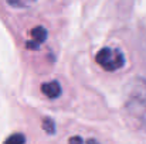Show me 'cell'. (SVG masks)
<instances>
[{
	"mask_svg": "<svg viewBox=\"0 0 146 144\" xmlns=\"http://www.w3.org/2000/svg\"><path fill=\"white\" fill-rule=\"evenodd\" d=\"M125 112L129 120L146 127V81L136 78L126 86Z\"/></svg>",
	"mask_w": 146,
	"mask_h": 144,
	"instance_id": "cell-1",
	"label": "cell"
},
{
	"mask_svg": "<svg viewBox=\"0 0 146 144\" xmlns=\"http://www.w3.org/2000/svg\"><path fill=\"white\" fill-rule=\"evenodd\" d=\"M95 61L102 69L112 72V71L121 69L125 65V55L122 54L119 48L105 47L97 52Z\"/></svg>",
	"mask_w": 146,
	"mask_h": 144,
	"instance_id": "cell-2",
	"label": "cell"
},
{
	"mask_svg": "<svg viewBox=\"0 0 146 144\" xmlns=\"http://www.w3.org/2000/svg\"><path fill=\"white\" fill-rule=\"evenodd\" d=\"M30 36H31V40L26 43V48H29V49H38L41 47V44L47 40V30L44 27L38 26V27H34L31 30Z\"/></svg>",
	"mask_w": 146,
	"mask_h": 144,
	"instance_id": "cell-3",
	"label": "cell"
},
{
	"mask_svg": "<svg viewBox=\"0 0 146 144\" xmlns=\"http://www.w3.org/2000/svg\"><path fill=\"white\" fill-rule=\"evenodd\" d=\"M41 92L48 99H57L58 96L61 95V85L57 81L46 82V84L41 85Z\"/></svg>",
	"mask_w": 146,
	"mask_h": 144,
	"instance_id": "cell-4",
	"label": "cell"
},
{
	"mask_svg": "<svg viewBox=\"0 0 146 144\" xmlns=\"http://www.w3.org/2000/svg\"><path fill=\"white\" fill-rule=\"evenodd\" d=\"M13 7H29L36 3V0H6Z\"/></svg>",
	"mask_w": 146,
	"mask_h": 144,
	"instance_id": "cell-5",
	"label": "cell"
},
{
	"mask_svg": "<svg viewBox=\"0 0 146 144\" xmlns=\"http://www.w3.org/2000/svg\"><path fill=\"white\" fill-rule=\"evenodd\" d=\"M43 129L46 133L48 134H54L55 133V123L52 122V119H44L43 122Z\"/></svg>",
	"mask_w": 146,
	"mask_h": 144,
	"instance_id": "cell-6",
	"label": "cell"
},
{
	"mask_svg": "<svg viewBox=\"0 0 146 144\" xmlns=\"http://www.w3.org/2000/svg\"><path fill=\"white\" fill-rule=\"evenodd\" d=\"M7 143H24L26 141V137L23 136V134H14V136H10L7 140H6Z\"/></svg>",
	"mask_w": 146,
	"mask_h": 144,
	"instance_id": "cell-7",
	"label": "cell"
},
{
	"mask_svg": "<svg viewBox=\"0 0 146 144\" xmlns=\"http://www.w3.org/2000/svg\"><path fill=\"white\" fill-rule=\"evenodd\" d=\"M70 141L72 143V141H84L81 137H74V139H70Z\"/></svg>",
	"mask_w": 146,
	"mask_h": 144,
	"instance_id": "cell-8",
	"label": "cell"
}]
</instances>
